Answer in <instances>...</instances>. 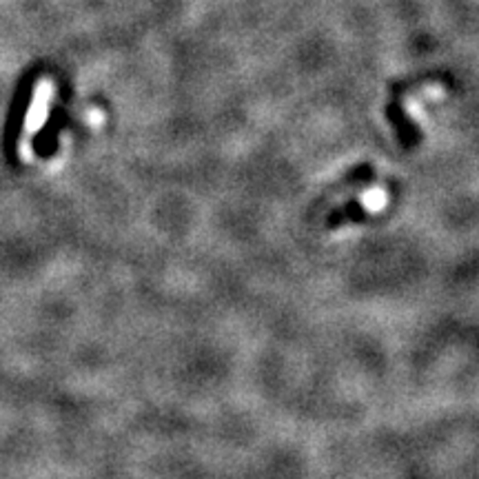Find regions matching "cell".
Wrapping results in <instances>:
<instances>
[{"label": "cell", "instance_id": "cell-1", "mask_svg": "<svg viewBox=\"0 0 479 479\" xmlns=\"http://www.w3.org/2000/svg\"><path fill=\"white\" fill-rule=\"evenodd\" d=\"M50 98H51V85L47 80H42L41 85L36 87L32 109H29V114H27V134H33L36 129H41L42 120H45V115H47V105H50Z\"/></svg>", "mask_w": 479, "mask_h": 479}]
</instances>
